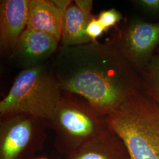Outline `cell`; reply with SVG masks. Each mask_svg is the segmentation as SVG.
<instances>
[{"label": "cell", "instance_id": "obj_1", "mask_svg": "<svg viewBox=\"0 0 159 159\" xmlns=\"http://www.w3.org/2000/svg\"><path fill=\"white\" fill-rule=\"evenodd\" d=\"M52 70L63 91L84 98L106 116L142 90L140 71L113 40L61 46Z\"/></svg>", "mask_w": 159, "mask_h": 159}, {"label": "cell", "instance_id": "obj_2", "mask_svg": "<svg viewBox=\"0 0 159 159\" xmlns=\"http://www.w3.org/2000/svg\"><path fill=\"white\" fill-rule=\"evenodd\" d=\"M106 121L130 159H159V105L143 91L129 97Z\"/></svg>", "mask_w": 159, "mask_h": 159}, {"label": "cell", "instance_id": "obj_3", "mask_svg": "<svg viewBox=\"0 0 159 159\" xmlns=\"http://www.w3.org/2000/svg\"><path fill=\"white\" fill-rule=\"evenodd\" d=\"M63 93L52 68L44 63L23 69L0 102L1 117L27 114L47 120L58 107Z\"/></svg>", "mask_w": 159, "mask_h": 159}, {"label": "cell", "instance_id": "obj_4", "mask_svg": "<svg viewBox=\"0 0 159 159\" xmlns=\"http://www.w3.org/2000/svg\"><path fill=\"white\" fill-rule=\"evenodd\" d=\"M78 96L64 91L57 108L46 120L56 132L57 150L68 156L110 130L106 116Z\"/></svg>", "mask_w": 159, "mask_h": 159}, {"label": "cell", "instance_id": "obj_5", "mask_svg": "<svg viewBox=\"0 0 159 159\" xmlns=\"http://www.w3.org/2000/svg\"><path fill=\"white\" fill-rule=\"evenodd\" d=\"M0 159H31L46 139L45 120L27 114L1 117Z\"/></svg>", "mask_w": 159, "mask_h": 159}, {"label": "cell", "instance_id": "obj_6", "mask_svg": "<svg viewBox=\"0 0 159 159\" xmlns=\"http://www.w3.org/2000/svg\"><path fill=\"white\" fill-rule=\"evenodd\" d=\"M113 41L141 71L159 44V23L134 20L120 31L117 39Z\"/></svg>", "mask_w": 159, "mask_h": 159}, {"label": "cell", "instance_id": "obj_7", "mask_svg": "<svg viewBox=\"0 0 159 159\" xmlns=\"http://www.w3.org/2000/svg\"><path fill=\"white\" fill-rule=\"evenodd\" d=\"M60 41L50 34L26 29L18 41L11 57L17 64L25 68L44 63L57 52Z\"/></svg>", "mask_w": 159, "mask_h": 159}, {"label": "cell", "instance_id": "obj_8", "mask_svg": "<svg viewBox=\"0 0 159 159\" xmlns=\"http://www.w3.org/2000/svg\"><path fill=\"white\" fill-rule=\"evenodd\" d=\"M30 0H3L0 3V45L7 54L14 50L26 29Z\"/></svg>", "mask_w": 159, "mask_h": 159}, {"label": "cell", "instance_id": "obj_9", "mask_svg": "<svg viewBox=\"0 0 159 159\" xmlns=\"http://www.w3.org/2000/svg\"><path fill=\"white\" fill-rule=\"evenodd\" d=\"M71 1L30 0L26 29L50 34L60 41L63 17Z\"/></svg>", "mask_w": 159, "mask_h": 159}, {"label": "cell", "instance_id": "obj_10", "mask_svg": "<svg viewBox=\"0 0 159 159\" xmlns=\"http://www.w3.org/2000/svg\"><path fill=\"white\" fill-rule=\"evenodd\" d=\"M93 1L89 0L71 2L63 17L61 41L62 46H78L90 43L85 34L86 27L93 17Z\"/></svg>", "mask_w": 159, "mask_h": 159}, {"label": "cell", "instance_id": "obj_11", "mask_svg": "<svg viewBox=\"0 0 159 159\" xmlns=\"http://www.w3.org/2000/svg\"><path fill=\"white\" fill-rule=\"evenodd\" d=\"M140 72L143 93L159 102V56L151 59Z\"/></svg>", "mask_w": 159, "mask_h": 159}, {"label": "cell", "instance_id": "obj_12", "mask_svg": "<svg viewBox=\"0 0 159 159\" xmlns=\"http://www.w3.org/2000/svg\"><path fill=\"white\" fill-rule=\"evenodd\" d=\"M105 136L80 148L68 159H113L103 146Z\"/></svg>", "mask_w": 159, "mask_h": 159}, {"label": "cell", "instance_id": "obj_13", "mask_svg": "<svg viewBox=\"0 0 159 159\" xmlns=\"http://www.w3.org/2000/svg\"><path fill=\"white\" fill-rule=\"evenodd\" d=\"M98 20L107 31L109 28L114 26L122 19L121 14L116 9H110L101 12L97 17Z\"/></svg>", "mask_w": 159, "mask_h": 159}, {"label": "cell", "instance_id": "obj_14", "mask_svg": "<svg viewBox=\"0 0 159 159\" xmlns=\"http://www.w3.org/2000/svg\"><path fill=\"white\" fill-rule=\"evenodd\" d=\"M105 31H106V29L102 27L97 18L94 16L89 21L85 29V34L90 43L97 41V39Z\"/></svg>", "mask_w": 159, "mask_h": 159}, {"label": "cell", "instance_id": "obj_15", "mask_svg": "<svg viewBox=\"0 0 159 159\" xmlns=\"http://www.w3.org/2000/svg\"><path fill=\"white\" fill-rule=\"evenodd\" d=\"M136 4L148 12H159V0H140L135 1Z\"/></svg>", "mask_w": 159, "mask_h": 159}, {"label": "cell", "instance_id": "obj_16", "mask_svg": "<svg viewBox=\"0 0 159 159\" xmlns=\"http://www.w3.org/2000/svg\"><path fill=\"white\" fill-rule=\"evenodd\" d=\"M47 159L46 158H39V159Z\"/></svg>", "mask_w": 159, "mask_h": 159}]
</instances>
